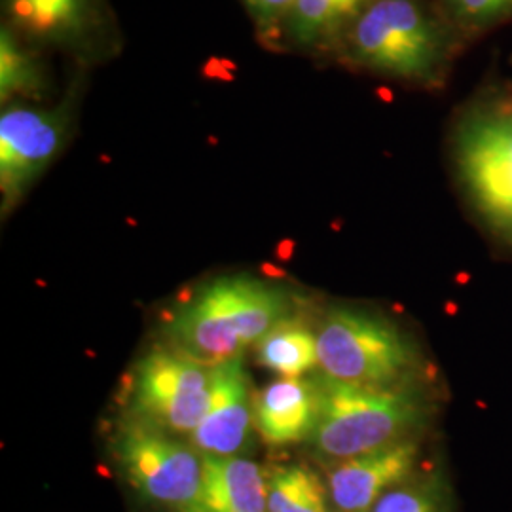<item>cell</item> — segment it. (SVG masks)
I'll return each instance as SVG.
<instances>
[{
  "label": "cell",
  "instance_id": "1",
  "mask_svg": "<svg viewBox=\"0 0 512 512\" xmlns=\"http://www.w3.org/2000/svg\"><path fill=\"white\" fill-rule=\"evenodd\" d=\"M315 384L319 412L310 444L330 463L418 437L435 412L433 399L420 382L380 387L321 376Z\"/></svg>",
  "mask_w": 512,
  "mask_h": 512
},
{
  "label": "cell",
  "instance_id": "2",
  "mask_svg": "<svg viewBox=\"0 0 512 512\" xmlns=\"http://www.w3.org/2000/svg\"><path fill=\"white\" fill-rule=\"evenodd\" d=\"M289 310L281 287L249 275H228L192 294L169 319L175 346L207 365L241 357Z\"/></svg>",
  "mask_w": 512,
  "mask_h": 512
},
{
  "label": "cell",
  "instance_id": "3",
  "mask_svg": "<svg viewBox=\"0 0 512 512\" xmlns=\"http://www.w3.org/2000/svg\"><path fill=\"white\" fill-rule=\"evenodd\" d=\"M342 40L355 67L425 88L442 82L454 44L423 0H370Z\"/></svg>",
  "mask_w": 512,
  "mask_h": 512
},
{
  "label": "cell",
  "instance_id": "4",
  "mask_svg": "<svg viewBox=\"0 0 512 512\" xmlns=\"http://www.w3.org/2000/svg\"><path fill=\"white\" fill-rule=\"evenodd\" d=\"M459 184L480 222L512 249V90L467 103L452 129Z\"/></svg>",
  "mask_w": 512,
  "mask_h": 512
},
{
  "label": "cell",
  "instance_id": "5",
  "mask_svg": "<svg viewBox=\"0 0 512 512\" xmlns=\"http://www.w3.org/2000/svg\"><path fill=\"white\" fill-rule=\"evenodd\" d=\"M323 376L355 385L420 382V349L397 323L357 308H332L317 329Z\"/></svg>",
  "mask_w": 512,
  "mask_h": 512
},
{
  "label": "cell",
  "instance_id": "6",
  "mask_svg": "<svg viewBox=\"0 0 512 512\" xmlns=\"http://www.w3.org/2000/svg\"><path fill=\"white\" fill-rule=\"evenodd\" d=\"M211 368L179 348L152 349L131 374V418L190 437L209 404Z\"/></svg>",
  "mask_w": 512,
  "mask_h": 512
},
{
  "label": "cell",
  "instance_id": "7",
  "mask_svg": "<svg viewBox=\"0 0 512 512\" xmlns=\"http://www.w3.org/2000/svg\"><path fill=\"white\" fill-rule=\"evenodd\" d=\"M78 99L67 93L57 105L40 107L10 103L0 114V194L2 215H8L65 148Z\"/></svg>",
  "mask_w": 512,
  "mask_h": 512
},
{
  "label": "cell",
  "instance_id": "8",
  "mask_svg": "<svg viewBox=\"0 0 512 512\" xmlns=\"http://www.w3.org/2000/svg\"><path fill=\"white\" fill-rule=\"evenodd\" d=\"M114 456L131 488L150 503L184 512L200 492L202 454L158 427L129 418L114 439Z\"/></svg>",
  "mask_w": 512,
  "mask_h": 512
},
{
  "label": "cell",
  "instance_id": "9",
  "mask_svg": "<svg viewBox=\"0 0 512 512\" xmlns=\"http://www.w3.org/2000/svg\"><path fill=\"white\" fill-rule=\"evenodd\" d=\"M10 27L80 59H99L114 40L107 0H2Z\"/></svg>",
  "mask_w": 512,
  "mask_h": 512
},
{
  "label": "cell",
  "instance_id": "10",
  "mask_svg": "<svg viewBox=\"0 0 512 512\" xmlns=\"http://www.w3.org/2000/svg\"><path fill=\"white\" fill-rule=\"evenodd\" d=\"M420 456V439L412 437L332 463L327 478L330 505L336 512L372 511L385 494L412 478Z\"/></svg>",
  "mask_w": 512,
  "mask_h": 512
},
{
  "label": "cell",
  "instance_id": "11",
  "mask_svg": "<svg viewBox=\"0 0 512 512\" xmlns=\"http://www.w3.org/2000/svg\"><path fill=\"white\" fill-rule=\"evenodd\" d=\"M255 423L251 378L241 357L211 368V397L200 425L190 435L202 456H239Z\"/></svg>",
  "mask_w": 512,
  "mask_h": 512
},
{
  "label": "cell",
  "instance_id": "12",
  "mask_svg": "<svg viewBox=\"0 0 512 512\" xmlns=\"http://www.w3.org/2000/svg\"><path fill=\"white\" fill-rule=\"evenodd\" d=\"M319 412L317 384L304 378H279L255 399V425L272 446L310 440Z\"/></svg>",
  "mask_w": 512,
  "mask_h": 512
},
{
  "label": "cell",
  "instance_id": "13",
  "mask_svg": "<svg viewBox=\"0 0 512 512\" xmlns=\"http://www.w3.org/2000/svg\"><path fill=\"white\" fill-rule=\"evenodd\" d=\"M184 512H268V480L251 459L203 456L200 492Z\"/></svg>",
  "mask_w": 512,
  "mask_h": 512
},
{
  "label": "cell",
  "instance_id": "14",
  "mask_svg": "<svg viewBox=\"0 0 512 512\" xmlns=\"http://www.w3.org/2000/svg\"><path fill=\"white\" fill-rule=\"evenodd\" d=\"M370 0H296L285 33L300 48H319L344 37Z\"/></svg>",
  "mask_w": 512,
  "mask_h": 512
},
{
  "label": "cell",
  "instance_id": "15",
  "mask_svg": "<svg viewBox=\"0 0 512 512\" xmlns=\"http://www.w3.org/2000/svg\"><path fill=\"white\" fill-rule=\"evenodd\" d=\"M260 365L277 372L281 378H302L319 366L317 334L298 321H279L258 342Z\"/></svg>",
  "mask_w": 512,
  "mask_h": 512
},
{
  "label": "cell",
  "instance_id": "16",
  "mask_svg": "<svg viewBox=\"0 0 512 512\" xmlns=\"http://www.w3.org/2000/svg\"><path fill=\"white\" fill-rule=\"evenodd\" d=\"M46 90V78L37 57L19 44L12 27L0 31V101L2 107L18 99L40 97Z\"/></svg>",
  "mask_w": 512,
  "mask_h": 512
},
{
  "label": "cell",
  "instance_id": "17",
  "mask_svg": "<svg viewBox=\"0 0 512 512\" xmlns=\"http://www.w3.org/2000/svg\"><path fill=\"white\" fill-rule=\"evenodd\" d=\"M327 484L308 467L289 465L268 480V512H329Z\"/></svg>",
  "mask_w": 512,
  "mask_h": 512
},
{
  "label": "cell",
  "instance_id": "18",
  "mask_svg": "<svg viewBox=\"0 0 512 512\" xmlns=\"http://www.w3.org/2000/svg\"><path fill=\"white\" fill-rule=\"evenodd\" d=\"M448 16L463 29H488L511 21L512 0H442Z\"/></svg>",
  "mask_w": 512,
  "mask_h": 512
},
{
  "label": "cell",
  "instance_id": "19",
  "mask_svg": "<svg viewBox=\"0 0 512 512\" xmlns=\"http://www.w3.org/2000/svg\"><path fill=\"white\" fill-rule=\"evenodd\" d=\"M370 512H444L433 486L406 482L385 494Z\"/></svg>",
  "mask_w": 512,
  "mask_h": 512
},
{
  "label": "cell",
  "instance_id": "20",
  "mask_svg": "<svg viewBox=\"0 0 512 512\" xmlns=\"http://www.w3.org/2000/svg\"><path fill=\"white\" fill-rule=\"evenodd\" d=\"M294 2L296 0H241L258 31L266 37H272L279 29H285Z\"/></svg>",
  "mask_w": 512,
  "mask_h": 512
}]
</instances>
